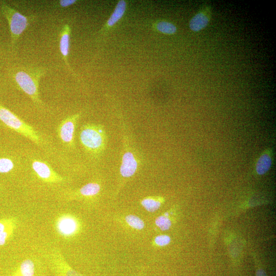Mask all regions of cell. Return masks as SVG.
<instances>
[{
    "label": "cell",
    "mask_w": 276,
    "mask_h": 276,
    "mask_svg": "<svg viewBox=\"0 0 276 276\" xmlns=\"http://www.w3.org/2000/svg\"><path fill=\"white\" fill-rule=\"evenodd\" d=\"M45 71L43 67H22L13 73L17 86L38 106L42 104L39 95V82Z\"/></svg>",
    "instance_id": "6da1fadb"
},
{
    "label": "cell",
    "mask_w": 276,
    "mask_h": 276,
    "mask_svg": "<svg viewBox=\"0 0 276 276\" xmlns=\"http://www.w3.org/2000/svg\"><path fill=\"white\" fill-rule=\"evenodd\" d=\"M79 140L88 153L91 156L99 157L104 152L107 144L105 129L101 124H84L80 129Z\"/></svg>",
    "instance_id": "7a4b0ae2"
},
{
    "label": "cell",
    "mask_w": 276,
    "mask_h": 276,
    "mask_svg": "<svg viewBox=\"0 0 276 276\" xmlns=\"http://www.w3.org/2000/svg\"><path fill=\"white\" fill-rule=\"evenodd\" d=\"M0 11L8 21L11 48H13L21 34L30 26L34 17L21 14L4 2L0 3Z\"/></svg>",
    "instance_id": "3957f363"
},
{
    "label": "cell",
    "mask_w": 276,
    "mask_h": 276,
    "mask_svg": "<svg viewBox=\"0 0 276 276\" xmlns=\"http://www.w3.org/2000/svg\"><path fill=\"white\" fill-rule=\"evenodd\" d=\"M0 120L8 127L39 145L42 143L39 133L31 125L0 104Z\"/></svg>",
    "instance_id": "277c9868"
},
{
    "label": "cell",
    "mask_w": 276,
    "mask_h": 276,
    "mask_svg": "<svg viewBox=\"0 0 276 276\" xmlns=\"http://www.w3.org/2000/svg\"><path fill=\"white\" fill-rule=\"evenodd\" d=\"M54 228L57 234L63 239H69L78 234L80 229L78 220L68 213L58 214L54 221Z\"/></svg>",
    "instance_id": "5b68a950"
},
{
    "label": "cell",
    "mask_w": 276,
    "mask_h": 276,
    "mask_svg": "<svg viewBox=\"0 0 276 276\" xmlns=\"http://www.w3.org/2000/svg\"><path fill=\"white\" fill-rule=\"evenodd\" d=\"M80 113L67 116L58 125L57 133L60 141L67 148H72L75 146L74 134Z\"/></svg>",
    "instance_id": "8992f818"
},
{
    "label": "cell",
    "mask_w": 276,
    "mask_h": 276,
    "mask_svg": "<svg viewBox=\"0 0 276 276\" xmlns=\"http://www.w3.org/2000/svg\"><path fill=\"white\" fill-rule=\"evenodd\" d=\"M32 168L38 178L42 181L50 183H58L64 181V178L55 171L46 163L34 159Z\"/></svg>",
    "instance_id": "52a82bcc"
},
{
    "label": "cell",
    "mask_w": 276,
    "mask_h": 276,
    "mask_svg": "<svg viewBox=\"0 0 276 276\" xmlns=\"http://www.w3.org/2000/svg\"><path fill=\"white\" fill-rule=\"evenodd\" d=\"M49 260L57 276H84L71 267L58 249H55L51 252Z\"/></svg>",
    "instance_id": "ba28073f"
},
{
    "label": "cell",
    "mask_w": 276,
    "mask_h": 276,
    "mask_svg": "<svg viewBox=\"0 0 276 276\" xmlns=\"http://www.w3.org/2000/svg\"><path fill=\"white\" fill-rule=\"evenodd\" d=\"M125 143L120 172L122 177L127 178L131 177L136 172L139 166V160L129 147L128 142L126 141Z\"/></svg>",
    "instance_id": "9c48e42d"
},
{
    "label": "cell",
    "mask_w": 276,
    "mask_h": 276,
    "mask_svg": "<svg viewBox=\"0 0 276 276\" xmlns=\"http://www.w3.org/2000/svg\"><path fill=\"white\" fill-rule=\"evenodd\" d=\"M18 222V219L13 216L0 219V246L4 245L12 237Z\"/></svg>",
    "instance_id": "30bf717a"
},
{
    "label": "cell",
    "mask_w": 276,
    "mask_h": 276,
    "mask_svg": "<svg viewBox=\"0 0 276 276\" xmlns=\"http://www.w3.org/2000/svg\"><path fill=\"white\" fill-rule=\"evenodd\" d=\"M211 14L210 7L202 8L190 19L189 24L190 30L198 32L206 28L210 21Z\"/></svg>",
    "instance_id": "8fae6325"
},
{
    "label": "cell",
    "mask_w": 276,
    "mask_h": 276,
    "mask_svg": "<svg viewBox=\"0 0 276 276\" xmlns=\"http://www.w3.org/2000/svg\"><path fill=\"white\" fill-rule=\"evenodd\" d=\"M71 29L68 24H64L60 32L59 47L62 59L68 70L73 73L68 61L70 53Z\"/></svg>",
    "instance_id": "7c38bea8"
},
{
    "label": "cell",
    "mask_w": 276,
    "mask_h": 276,
    "mask_svg": "<svg viewBox=\"0 0 276 276\" xmlns=\"http://www.w3.org/2000/svg\"><path fill=\"white\" fill-rule=\"evenodd\" d=\"M101 189L100 185L97 182H89L79 189L67 195V199H73L76 197H91L97 195Z\"/></svg>",
    "instance_id": "4fadbf2b"
},
{
    "label": "cell",
    "mask_w": 276,
    "mask_h": 276,
    "mask_svg": "<svg viewBox=\"0 0 276 276\" xmlns=\"http://www.w3.org/2000/svg\"><path fill=\"white\" fill-rule=\"evenodd\" d=\"M35 272V265L30 259L24 260L16 268L11 276H34Z\"/></svg>",
    "instance_id": "5bb4252c"
},
{
    "label": "cell",
    "mask_w": 276,
    "mask_h": 276,
    "mask_svg": "<svg viewBox=\"0 0 276 276\" xmlns=\"http://www.w3.org/2000/svg\"><path fill=\"white\" fill-rule=\"evenodd\" d=\"M272 165V157L269 152H265L258 159L256 165V171L258 174L263 175L270 168Z\"/></svg>",
    "instance_id": "9a60e30c"
},
{
    "label": "cell",
    "mask_w": 276,
    "mask_h": 276,
    "mask_svg": "<svg viewBox=\"0 0 276 276\" xmlns=\"http://www.w3.org/2000/svg\"><path fill=\"white\" fill-rule=\"evenodd\" d=\"M126 2L121 0L117 3L114 11L107 21V25L111 27L114 25L124 15L126 9Z\"/></svg>",
    "instance_id": "2e32d148"
},
{
    "label": "cell",
    "mask_w": 276,
    "mask_h": 276,
    "mask_svg": "<svg viewBox=\"0 0 276 276\" xmlns=\"http://www.w3.org/2000/svg\"><path fill=\"white\" fill-rule=\"evenodd\" d=\"M156 28L159 32L165 34H174L177 31L176 26L167 21H159L157 23Z\"/></svg>",
    "instance_id": "e0dca14e"
},
{
    "label": "cell",
    "mask_w": 276,
    "mask_h": 276,
    "mask_svg": "<svg viewBox=\"0 0 276 276\" xmlns=\"http://www.w3.org/2000/svg\"><path fill=\"white\" fill-rule=\"evenodd\" d=\"M142 206L149 212H154L158 210L161 204L160 202L152 197H147L141 201Z\"/></svg>",
    "instance_id": "ac0fdd59"
},
{
    "label": "cell",
    "mask_w": 276,
    "mask_h": 276,
    "mask_svg": "<svg viewBox=\"0 0 276 276\" xmlns=\"http://www.w3.org/2000/svg\"><path fill=\"white\" fill-rule=\"evenodd\" d=\"M125 221L129 225L136 229H142L145 223L142 219L133 215H128L125 217Z\"/></svg>",
    "instance_id": "d6986e66"
},
{
    "label": "cell",
    "mask_w": 276,
    "mask_h": 276,
    "mask_svg": "<svg viewBox=\"0 0 276 276\" xmlns=\"http://www.w3.org/2000/svg\"><path fill=\"white\" fill-rule=\"evenodd\" d=\"M13 162L8 158H0V173H8L14 168Z\"/></svg>",
    "instance_id": "ffe728a7"
},
{
    "label": "cell",
    "mask_w": 276,
    "mask_h": 276,
    "mask_svg": "<svg viewBox=\"0 0 276 276\" xmlns=\"http://www.w3.org/2000/svg\"><path fill=\"white\" fill-rule=\"evenodd\" d=\"M156 225L162 231L168 230L171 225V222L166 216H160L155 219Z\"/></svg>",
    "instance_id": "44dd1931"
},
{
    "label": "cell",
    "mask_w": 276,
    "mask_h": 276,
    "mask_svg": "<svg viewBox=\"0 0 276 276\" xmlns=\"http://www.w3.org/2000/svg\"><path fill=\"white\" fill-rule=\"evenodd\" d=\"M171 239L169 236L166 235L157 236L155 239V243L159 246H165L170 242Z\"/></svg>",
    "instance_id": "7402d4cb"
},
{
    "label": "cell",
    "mask_w": 276,
    "mask_h": 276,
    "mask_svg": "<svg viewBox=\"0 0 276 276\" xmlns=\"http://www.w3.org/2000/svg\"><path fill=\"white\" fill-rule=\"evenodd\" d=\"M76 0H60L58 2V5L61 8H67L75 4Z\"/></svg>",
    "instance_id": "603a6c76"
}]
</instances>
